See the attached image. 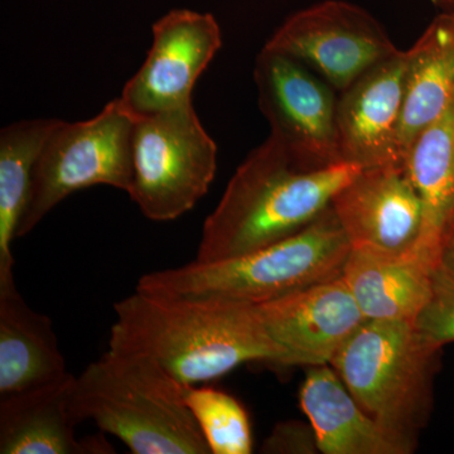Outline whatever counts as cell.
Listing matches in <instances>:
<instances>
[{
  "mask_svg": "<svg viewBox=\"0 0 454 454\" xmlns=\"http://www.w3.org/2000/svg\"><path fill=\"white\" fill-rule=\"evenodd\" d=\"M264 47L298 59L337 92L400 51L369 12L343 0L292 14Z\"/></svg>",
  "mask_w": 454,
  "mask_h": 454,
  "instance_id": "obj_9",
  "label": "cell"
},
{
  "mask_svg": "<svg viewBox=\"0 0 454 454\" xmlns=\"http://www.w3.org/2000/svg\"><path fill=\"white\" fill-rule=\"evenodd\" d=\"M271 339L294 366L330 365L367 319L342 276L255 306Z\"/></svg>",
  "mask_w": 454,
  "mask_h": 454,
  "instance_id": "obj_12",
  "label": "cell"
},
{
  "mask_svg": "<svg viewBox=\"0 0 454 454\" xmlns=\"http://www.w3.org/2000/svg\"><path fill=\"white\" fill-rule=\"evenodd\" d=\"M442 352L414 322L367 319L330 365L370 417L417 446L432 414Z\"/></svg>",
  "mask_w": 454,
  "mask_h": 454,
  "instance_id": "obj_5",
  "label": "cell"
},
{
  "mask_svg": "<svg viewBox=\"0 0 454 454\" xmlns=\"http://www.w3.org/2000/svg\"><path fill=\"white\" fill-rule=\"evenodd\" d=\"M439 4L443 5L447 11H454V0H437Z\"/></svg>",
  "mask_w": 454,
  "mask_h": 454,
  "instance_id": "obj_25",
  "label": "cell"
},
{
  "mask_svg": "<svg viewBox=\"0 0 454 454\" xmlns=\"http://www.w3.org/2000/svg\"><path fill=\"white\" fill-rule=\"evenodd\" d=\"M52 321L18 289L0 292V396L71 378Z\"/></svg>",
  "mask_w": 454,
  "mask_h": 454,
  "instance_id": "obj_17",
  "label": "cell"
},
{
  "mask_svg": "<svg viewBox=\"0 0 454 454\" xmlns=\"http://www.w3.org/2000/svg\"><path fill=\"white\" fill-rule=\"evenodd\" d=\"M360 170L348 163L301 168L269 136L238 167L203 223L196 262L235 258L297 234Z\"/></svg>",
  "mask_w": 454,
  "mask_h": 454,
  "instance_id": "obj_2",
  "label": "cell"
},
{
  "mask_svg": "<svg viewBox=\"0 0 454 454\" xmlns=\"http://www.w3.org/2000/svg\"><path fill=\"white\" fill-rule=\"evenodd\" d=\"M114 310L109 348L146 355L187 387L216 380L247 363L294 366L255 306L136 291Z\"/></svg>",
  "mask_w": 454,
  "mask_h": 454,
  "instance_id": "obj_1",
  "label": "cell"
},
{
  "mask_svg": "<svg viewBox=\"0 0 454 454\" xmlns=\"http://www.w3.org/2000/svg\"><path fill=\"white\" fill-rule=\"evenodd\" d=\"M262 453L316 454L321 453L315 429L300 420L278 423L262 443Z\"/></svg>",
  "mask_w": 454,
  "mask_h": 454,
  "instance_id": "obj_23",
  "label": "cell"
},
{
  "mask_svg": "<svg viewBox=\"0 0 454 454\" xmlns=\"http://www.w3.org/2000/svg\"><path fill=\"white\" fill-rule=\"evenodd\" d=\"M217 145L193 104L137 115L131 201L146 219L164 223L192 210L210 190Z\"/></svg>",
  "mask_w": 454,
  "mask_h": 454,
  "instance_id": "obj_7",
  "label": "cell"
},
{
  "mask_svg": "<svg viewBox=\"0 0 454 454\" xmlns=\"http://www.w3.org/2000/svg\"><path fill=\"white\" fill-rule=\"evenodd\" d=\"M301 411L324 454H411L415 444L397 437L361 408L333 366H307Z\"/></svg>",
  "mask_w": 454,
  "mask_h": 454,
  "instance_id": "obj_15",
  "label": "cell"
},
{
  "mask_svg": "<svg viewBox=\"0 0 454 454\" xmlns=\"http://www.w3.org/2000/svg\"><path fill=\"white\" fill-rule=\"evenodd\" d=\"M254 80L270 136L304 169L343 163L337 130L336 90L292 56L262 47Z\"/></svg>",
  "mask_w": 454,
  "mask_h": 454,
  "instance_id": "obj_8",
  "label": "cell"
},
{
  "mask_svg": "<svg viewBox=\"0 0 454 454\" xmlns=\"http://www.w3.org/2000/svg\"><path fill=\"white\" fill-rule=\"evenodd\" d=\"M137 115L121 98L88 121H59L42 148L18 239L79 191L110 186L129 193Z\"/></svg>",
  "mask_w": 454,
  "mask_h": 454,
  "instance_id": "obj_6",
  "label": "cell"
},
{
  "mask_svg": "<svg viewBox=\"0 0 454 454\" xmlns=\"http://www.w3.org/2000/svg\"><path fill=\"white\" fill-rule=\"evenodd\" d=\"M331 207L351 247L414 254L423 208L402 164L361 168L336 193Z\"/></svg>",
  "mask_w": 454,
  "mask_h": 454,
  "instance_id": "obj_11",
  "label": "cell"
},
{
  "mask_svg": "<svg viewBox=\"0 0 454 454\" xmlns=\"http://www.w3.org/2000/svg\"><path fill=\"white\" fill-rule=\"evenodd\" d=\"M333 207L297 234L235 258L192 262L140 278L136 291L169 298L259 306L342 274L351 252Z\"/></svg>",
  "mask_w": 454,
  "mask_h": 454,
  "instance_id": "obj_4",
  "label": "cell"
},
{
  "mask_svg": "<svg viewBox=\"0 0 454 454\" xmlns=\"http://www.w3.org/2000/svg\"><path fill=\"white\" fill-rule=\"evenodd\" d=\"M74 376L40 389L0 396V453H115L103 434L77 438L70 394Z\"/></svg>",
  "mask_w": 454,
  "mask_h": 454,
  "instance_id": "obj_14",
  "label": "cell"
},
{
  "mask_svg": "<svg viewBox=\"0 0 454 454\" xmlns=\"http://www.w3.org/2000/svg\"><path fill=\"white\" fill-rule=\"evenodd\" d=\"M57 121L29 119L0 131V292L17 288L12 247L28 205L35 164Z\"/></svg>",
  "mask_w": 454,
  "mask_h": 454,
  "instance_id": "obj_20",
  "label": "cell"
},
{
  "mask_svg": "<svg viewBox=\"0 0 454 454\" xmlns=\"http://www.w3.org/2000/svg\"><path fill=\"white\" fill-rule=\"evenodd\" d=\"M437 267L454 276V220L448 227L439 247Z\"/></svg>",
  "mask_w": 454,
  "mask_h": 454,
  "instance_id": "obj_24",
  "label": "cell"
},
{
  "mask_svg": "<svg viewBox=\"0 0 454 454\" xmlns=\"http://www.w3.org/2000/svg\"><path fill=\"white\" fill-rule=\"evenodd\" d=\"M403 166L423 208L422 231L414 254L437 268L439 247L454 220V100L414 140Z\"/></svg>",
  "mask_w": 454,
  "mask_h": 454,
  "instance_id": "obj_19",
  "label": "cell"
},
{
  "mask_svg": "<svg viewBox=\"0 0 454 454\" xmlns=\"http://www.w3.org/2000/svg\"><path fill=\"white\" fill-rule=\"evenodd\" d=\"M433 270L415 254L352 247L340 276L366 319L415 322L429 300Z\"/></svg>",
  "mask_w": 454,
  "mask_h": 454,
  "instance_id": "obj_16",
  "label": "cell"
},
{
  "mask_svg": "<svg viewBox=\"0 0 454 454\" xmlns=\"http://www.w3.org/2000/svg\"><path fill=\"white\" fill-rule=\"evenodd\" d=\"M186 404L211 454H250L249 415L236 397L212 387H188Z\"/></svg>",
  "mask_w": 454,
  "mask_h": 454,
  "instance_id": "obj_21",
  "label": "cell"
},
{
  "mask_svg": "<svg viewBox=\"0 0 454 454\" xmlns=\"http://www.w3.org/2000/svg\"><path fill=\"white\" fill-rule=\"evenodd\" d=\"M408 52L399 130L402 162L422 131L454 100V11L433 20Z\"/></svg>",
  "mask_w": 454,
  "mask_h": 454,
  "instance_id": "obj_18",
  "label": "cell"
},
{
  "mask_svg": "<svg viewBox=\"0 0 454 454\" xmlns=\"http://www.w3.org/2000/svg\"><path fill=\"white\" fill-rule=\"evenodd\" d=\"M408 52L373 66L337 101V130L343 163L361 168L402 164L399 130Z\"/></svg>",
  "mask_w": 454,
  "mask_h": 454,
  "instance_id": "obj_13",
  "label": "cell"
},
{
  "mask_svg": "<svg viewBox=\"0 0 454 454\" xmlns=\"http://www.w3.org/2000/svg\"><path fill=\"white\" fill-rule=\"evenodd\" d=\"M153 42L121 100L136 115L192 104V91L203 71L223 46V35L211 13L173 9L154 23Z\"/></svg>",
  "mask_w": 454,
  "mask_h": 454,
  "instance_id": "obj_10",
  "label": "cell"
},
{
  "mask_svg": "<svg viewBox=\"0 0 454 454\" xmlns=\"http://www.w3.org/2000/svg\"><path fill=\"white\" fill-rule=\"evenodd\" d=\"M415 327L437 345L454 342V276L441 268L432 274V292Z\"/></svg>",
  "mask_w": 454,
  "mask_h": 454,
  "instance_id": "obj_22",
  "label": "cell"
},
{
  "mask_svg": "<svg viewBox=\"0 0 454 454\" xmlns=\"http://www.w3.org/2000/svg\"><path fill=\"white\" fill-rule=\"evenodd\" d=\"M188 387L153 358L109 348L74 376L71 411L134 454H211L186 404Z\"/></svg>",
  "mask_w": 454,
  "mask_h": 454,
  "instance_id": "obj_3",
  "label": "cell"
}]
</instances>
